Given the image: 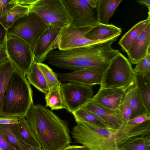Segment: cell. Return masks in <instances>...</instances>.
I'll list each match as a JSON object with an SVG mask.
<instances>
[{"mask_svg":"<svg viewBox=\"0 0 150 150\" xmlns=\"http://www.w3.org/2000/svg\"><path fill=\"white\" fill-rule=\"evenodd\" d=\"M113 38L91 46L67 50H53L46 58L48 63L59 68L73 71L91 69L105 71L119 52L113 48Z\"/></svg>","mask_w":150,"mask_h":150,"instance_id":"obj_1","label":"cell"},{"mask_svg":"<svg viewBox=\"0 0 150 150\" xmlns=\"http://www.w3.org/2000/svg\"><path fill=\"white\" fill-rule=\"evenodd\" d=\"M25 117L42 150H62L71 143L67 122L46 107L33 103Z\"/></svg>","mask_w":150,"mask_h":150,"instance_id":"obj_2","label":"cell"},{"mask_svg":"<svg viewBox=\"0 0 150 150\" xmlns=\"http://www.w3.org/2000/svg\"><path fill=\"white\" fill-rule=\"evenodd\" d=\"M33 103V91L26 76L16 69L6 87L1 116L25 117Z\"/></svg>","mask_w":150,"mask_h":150,"instance_id":"obj_3","label":"cell"},{"mask_svg":"<svg viewBox=\"0 0 150 150\" xmlns=\"http://www.w3.org/2000/svg\"><path fill=\"white\" fill-rule=\"evenodd\" d=\"M76 123L70 133L75 142L89 150H120L114 130L87 123Z\"/></svg>","mask_w":150,"mask_h":150,"instance_id":"obj_4","label":"cell"},{"mask_svg":"<svg viewBox=\"0 0 150 150\" xmlns=\"http://www.w3.org/2000/svg\"><path fill=\"white\" fill-rule=\"evenodd\" d=\"M134 75L128 59L119 52L111 59L103 72L100 88L127 91L134 85Z\"/></svg>","mask_w":150,"mask_h":150,"instance_id":"obj_5","label":"cell"},{"mask_svg":"<svg viewBox=\"0 0 150 150\" xmlns=\"http://www.w3.org/2000/svg\"><path fill=\"white\" fill-rule=\"evenodd\" d=\"M29 12L47 25L62 29L70 25L71 19L63 0H32Z\"/></svg>","mask_w":150,"mask_h":150,"instance_id":"obj_6","label":"cell"},{"mask_svg":"<svg viewBox=\"0 0 150 150\" xmlns=\"http://www.w3.org/2000/svg\"><path fill=\"white\" fill-rule=\"evenodd\" d=\"M37 15L29 13L16 21L7 33L22 38L30 45L33 53L38 40L49 27Z\"/></svg>","mask_w":150,"mask_h":150,"instance_id":"obj_7","label":"cell"},{"mask_svg":"<svg viewBox=\"0 0 150 150\" xmlns=\"http://www.w3.org/2000/svg\"><path fill=\"white\" fill-rule=\"evenodd\" d=\"M6 48L8 58L18 71L26 76L34 61L29 44L19 37L7 33Z\"/></svg>","mask_w":150,"mask_h":150,"instance_id":"obj_8","label":"cell"},{"mask_svg":"<svg viewBox=\"0 0 150 150\" xmlns=\"http://www.w3.org/2000/svg\"><path fill=\"white\" fill-rule=\"evenodd\" d=\"M71 19L70 25L93 27L99 23L95 12L98 0H63Z\"/></svg>","mask_w":150,"mask_h":150,"instance_id":"obj_9","label":"cell"},{"mask_svg":"<svg viewBox=\"0 0 150 150\" xmlns=\"http://www.w3.org/2000/svg\"><path fill=\"white\" fill-rule=\"evenodd\" d=\"M92 27H77L69 25L62 28L59 33L58 49L67 50L88 47L108 41L116 37L98 40L88 39L86 35Z\"/></svg>","mask_w":150,"mask_h":150,"instance_id":"obj_10","label":"cell"},{"mask_svg":"<svg viewBox=\"0 0 150 150\" xmlns=\"http://www.w3.org/2000/svg\"><path fill=\"white\" fill-rule=\"evenodd\" d=\"M92 86L72 82L62 83L61 91L66 110L72 113L90 100L93 96Z\"/></svg>","mask_w":150,"mask_h":150,"instance_id":"obj_11","label":"cell"},{"mask_svg":"<svg viewBox=\"0 0 150 150\" xmlns=\"http://www.w3.org/2000/svg\"><path fill=\"white\" fill-rule=\"evenodd\" d=\"M61 29L50 25L43 33L39 39L33 52L36 62L42 63L46 59L50 51L58 48Z\"/></svg>","mask_w":150,"mask_h":150,"instance_id":"obj_12","label":"cell"},{"mask_svg":"<svg viewBox=\"0 0 150 150\" xmlns=\"http://www.w3.org/2000/svg\"><path fill=\"white\" fill-rule=\"evenodd\" d=\"M83 108L97 117L108 129L116 130L123 125L120 110L108 109L98 105L90 100Z\"/></svg>","mask_w":150,"mask_h":150,"instance_id":"obj_13","label":"cell"},{"mask_svg":"<svg viewBox=\"0 0 150 150\" xmlns=\"http://www.w3.org/2000/svg\"><path fill=\"white\" fill-rule=\"evenodd\" d=\"M100 70L82 69L67 73H56L59 81L62 82H72L92 86L100 85L103 72Z\"/></svg>","mask_w":150,"mask_h":150,"instance_id":"obj_14","label":"cell"},{"mask_svg":"<svg viewBox=\"0 0 150 150\" xmlns=\"http://www.w3.org/2000/svg\"><path fill=\"white\" fill-rule=\"evenodd\" d=\"M127 91L118 88H100L91 100L107 108L117 110L122 102Z\"/></svg>","mask_w":150,"mask_h":150,"instance_id":"obj_15","label":"cell"},{"mask_svg":"<svg viewBox=\"0 0 150 150\" xmlns=\"http://www.w3.org/2000/svg\"><path fill=\"white\" fill-rule=\"evenodd\" d=\"M150 48V23L140 33L127 53L131 64H136Z\"/></svg>","mask_w":150,"mask_h":150,"instance_id":"obj_16","label":"cell"},{"mask_svg":"<svg viewBox=\"0 0 150 150\" xmlns=\"http://www.w3.org/2000/svg\"><path fill=\"white\" fill-rule=\"evenodd\" d=\"M114 132L117 143L120 146L132 139L149 134L150 121L136 125H123Z\"/></svg>","mask_w":150,"mask_h":150,"instance_id":"obj_17","label":"cell"},{"mask_svg":"<svg viewBox=\"0 0 150 150\" xmlns=\"http://www.w3.org/2000/svg\"><path fill=\"white\" fill-rule=\"evenodd\" d=\"M121 32L122 29L114 25L98 23L92 27L86 37L92 40H101L119 36Z\"/></svg>","mask_w":150,"mask_h":150,"instance_id":"obj_18","label":"cell"},{"mask_svg":"<svg viewBox=\"0 0 150 150\" xmlns=\"http://www.w3.org/2000/svg\"><path fill=\"white\" fill-rule=\"evenodd\" d=\"M0 130L8 141L19 150H28V145L21 137L18 123L0 124Z\"/></svg>","mask_w":150,"mask_h":150,"instance_id":"obj_19","label":"cell"},{"mask_svg":"<svg viewBox=\"0 0 150 150\" xmlns=\"http://www.w3.org/2000/svg\"><path fill=\"white\" fill-rule=\"evenodd\" d=\"M122 0H98L96 11L99 23L107 24Z\"/></svg>","mask_w":150,"mask_h":150,"instance_id":"obj_20","label":"cell"},{"mask_svg":"<svg viewBox=\"0 0 150 150\" xmlns=\"http://www.w3.org/2000/svg\"><path fill=\"white\" fill-rule=\"evenodd\" d=\"M150 23V18L140 21L133 26L122 36L118 43L124 52H127L140 33Z\"/></svg>","mask_w":150,"mask_h":150,"instance_id":"obj_21","label":"cell"},{"mask_svg":"<svg viewBox=\"0 0 150 150\" xmlns=\"http://www.w3.org/2000/svg\"><path fill=\"white\" fill-rule=\"evenodd\" d=\"M16 69L8 58L0 62V116L5 93L10 77Z\"/></svg>","mask_w":150,"mask_h":150,"instance_id":"obj_22","label":"cell"},{"mask_svg":"<svg viewBox=\"0 0 150 150\" xmlns=\"http://www.w3.org/2000/svg\"><path fill=\"white\" fill-rule=\"evenodd\" d=\"M29 11V6L17 4L0 18V23L7 30L14 22L28 14Z\"/></svg>","mask_w":150,"mask_h":150,"instance_id":"obj_23","label":"cell"},{"mask_svg":"<svg viewBox=\"0 0 150 150\" xmlns=\"http://www.w3.org/2000/svg\"><path fill=\"white\" fill-rule=\"evenodd\" d=\"M46 106L50 107L51 110L65 109L66 107L63 99L61 85H54L49 88L45 97Z\"/></svg>","mask_w":150,"mask_h":150,"instance_id":"obj_24","label":"cell"},{"mask_svg":"<svg viewBox=\"0 0 150 150\" xmlns=\"http://www.w3.org/2000/svg\"><path fill=\"white\" fill-rule=\"evenodd\" d=\"M26 76L30 84L45 94L47 93L49 88L43 74L35 61Z\"/></svg>","mask_w":150,"mask_h":150,"instance_id":"obj_25","label":"cell"},{"mask_svg":"<svg viewBox=\"0 0 150 150\" xmlns=\"http://www.w3.org/2000/svg\"><path fill=\"white\" fill-rule=\"evenodd\" d=\"M127 91L132 110L130 119L148 112L134 84Z\"/></svg>","mask_w":150,"mask_h":150,"instance_id":"obj_26","label":"cell"},{"mask_svg":"<svg viewBox=\"0 0 150 150\" xmlns=\"http://www.w3.org/2000/svg\"><path fill=\"white\" fill-rule=\"evenodd\" d=\"M134 83L147 111L150 113V78L135 74Z\"/></svg>","mask_w":150,"mask_h":150,"instance_id":"obj_27","label":"cell"},{"mask_svg":"<svg viewBox=\"0 0 150 150\" xmlns=\"http://www.w3.org/2000/svg\"><path fill=\"white\" fill-rule=\"evenodd\" d=\"M18 124L20 135L25 142L32 147L41 148L39 142L30 127L25 117H20Z\"/></svg>","mask_w":150,"mask_h":150,"instance_id":"obj_28","label":"cell"},{"mask_svg":"<svg viewBox=\"0 0 150 150\" xmlns=\"http://www.w3.org/2000/svg\"><path fill=\"white\" fill-rule=\"evenodd\" d=\"M72 113L76 122L87 123L106 127L103 122L94 114L83 108H79Z\"/></svg>","mask_w":150,"mask_h":150,"instance_id":"obj_29","label":"cell"},{"mask_svg":"<svg viewBox=\"0 0 150 150\" xmlns=\"http://www.w3.org/2000/svg\"><path fill=\"white\" fill-rule=\"evenodd\" d=\"M37 63L49 88L55 85H61L62 83L58 79L56 73L54 72L49 67L42 63Z\"/></svg>","mask_w":150,"mask_h":150,"instance_id":"obj_30","label":"cell"},{"mask_svg":"<svg viewBox=\"0 0 150 150\" xmlns=\"http://www.w3.org/2000/svg\"><path fill=\"white\" fill-rule=\"evenodd\" d=\"M145 136L132 139L119 146L120 150H150L145 141Z\"/></svg>","mask_w":150,"mask_h":150,"instance_id":"obj_31","label":"cell"},{"mask_svg":"<svg viewBox=\"0 0 150 150\" xmlns=\"http://www.w3.org/2000/svg\"><path fill=\"white\" fill-rule=\"evenodd\" d=\"M133 71L134 74L142 75L150 78V48L145 56L136 64Z\"/></svg>","mask_w":150,"mask_h":150,"instance_id":"obj_32","label":"cell"},{"mask_svg":"<svg viewBox=\"0 0 150 150\" xmlns=\"http://www.w3.org/2000/svg\"><path fill=\"white\" fill-rule=\"evenodd\" d=\"M127 91L123 100L119 108L123 125L125 124L130 119L132 115V110L129 104Z\"/></svg>","mask_w":150,"mask_h":150,"instance_id":"obj_33","label":"cell"},{"mask_svg":"<svg viewBox=\"0 0 150 150\" xmlns=\"http://www.w3.org/2000/svg\"><path fill=\"white\" fill-rule=\"evenodd\" d=\"M17 4L16 0H0V18Z\"/></svg>","mask_w":150,"mask_h":150,"instance_id":"obj_34","label":"cell"},{"mask_svg":"<svg viewBox=\"0 0 150 150\" xmlns=\"http://www.w3.org/2000/svg\"><path fill=\"white\" fill-rule=\"evenodd\" d=\"M150 121V113H146L129 120L124 125H136Z\"/></svg>","mask_w":150,"mask_h":150,"instance_id":"obj_35","label":"cell"},{"mask_svg":"<svg viewBox=\"0 0 150 150\" xmlns=\"http://www.w3.org/2000/svg\"><path fill=\"white\" fill-rule=\"evenodd\" d=\"M0 149L2 150H19L8 141L0 130Z\"/></svg>","mask_w":150,"mask_h":150,"instance_id":"obj_36","label":"cell"},{"mask_svg":"<svg viewBox=\"0 0 150 150\" xmlns=\"http://www.w3.org/2000/svg\"><path fill=\"white\" fill-rule=\"evenodd\" d=\"M20 117L14 116H0V124H9L17 123Z\"/></svg>","mask_w":150,"mask_h":150,"instance_id":"obj_37","label":"cell"},{"mask_svg":"<svg viewBox=\"0 0 150 150\" xmlns=\"http://www.w3.org/2000/svg\"><path fill=\"white\" fill-rule=\"evenodd\" d=\"M7 30L0 23V46L6 45Z\"/></svg>","mask_w":150,"mask_h":150,"instance_id":"obj_38","label":"cell"},{"mask_svg":"<svg viewBox=\"0 0 150 150\" xmlns=\"http://www.w3.org/2000/svg\"><path fill=\"white\" fill-rule=\"evenodd\" d=\"M8 58L6 45L0 46V62Z\"/></svg>","mask_w":150,"mask_h":150,"instance_id":"obj_39","label":"cell"},{"mask_svg":"<svg viewBox=\"0 0 150 150\" xmlns=\"http://www.w3.org/2000/svg\"><path fill=\"white\" fill-rule=\"evenodd\" d=\"M62 150H89L86 147L83 146L69 145Z\"/></svg>","mask_w":150,"mask_h":150,"instance_id":"obj_40","label":"cell"},{"mask_svg":"<svg viewBox=\"0 0 150 150\" xmlns=\"http://www.w3.org/2000/svg\"><path fill=\"white\" fill-rule=\"evenodd\" d=\"M137 1L139 4L147 7L148 8L149 12H150V0H138Z\"/></svg>","mask_w":150,"mask_h":150,"instance_id":"obj_41","label":"cell"},{"mask_svg":"<svg viewBox=\"0 0 150 150\" xmlns=\"http://www.w3.org/2000/svg\"><path fill=\"white\" fill-rule=\"evenodd\" d=\"M28 150H42L41 148H37L29 146Z\"/></svg>","mask_w":150,"mask_h":150,"instance_id":"obj_42","label":"cell"},{"mask_svg":"<svg viewBox=\"0 0 150 150\" xmlns=\"http://www.w3.org/2000/svg\"><path fill=\"white\" fill-rule=\"evenodd\" d=\"M0 150H2L0 149Z\"/></svg>","mask_w":150,"mask_h":150,"instance_id":"obj_43","label":"cell"}]
</instances>
